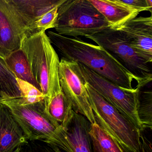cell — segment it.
Instances as JSON below:
<instances>
[{
	"label": "cell",
	"instance_id": "14",
	"mask_svg": "<svg viewBox=\"0 0 152 152\" xmlns=\"http://www.w3.org/2000/svg\"><path fill=\"white\" fill-rule=\"evenodd\" d=\"M44 111L58 125L64 127L72 115L73 109L62 89L44 100Z\"/></svg>",
	"mask_w": 152,
	"mask_h": 152
},
{
	"label": "cell",
	"instance_id": "23",
	"mask_svg": "<svg viewBox=\"0 0 152 152\" xmlns=\"http://www.w3.org/2000/svg\"><path fill=\"white\" fill-rule=\"evenodd\" d=\"M124 3L138 11H148L152 14V1L151 0H122Z\"/></svg>",
	"mask_w": 152,
	"mask_h": 152
},
{
	"label": "cell",
	"instance_id": "7",
	"mask_svg": "<svg viewBox=\"0 0 152 152\" xmlns=\"http://www.w3.org/2000/svg\"><path fill=\"white\" fill-rule=\"evenodd\" d=\"M78 64L86 82L142 132L144 129L138 115L140 91L141 88L136 87L129 90L121 88L84 65Z\"/></svg>",
	"mask_w": 152,
	"mask_h": 152
},
{
	"label": "cell",
	"instance_id": "5",
	"mask_svg": "<svg viewBox=\"0 0 152 152\" xmlns=\"http://www.w3.org/2000/svg\"><path fill=\"white\" fill-rule=\"evenodd\" d=\"M56 33L71 38L85 37L110 28L88 0H65L58 9Z\"/></svg>",
	"mask_w": 152,
	"mask_h": 152
},
{
	"label": "cell",
	"instance_id": "24",
	"mask_svg": "<svg viewBox=\"0 0 152 152\" xmlns=\"http://www.w3.org/2000/svg\"><path fill=\"white\" fill-rule=\"evenodd\" d=\"M91 137V142H92V149L93 152H104L103 151V149L101 148L100 146L99 145L96 140L94 138Z\"/></svg>",
	"mask_w": 152,
	"mask_h": 152
},
{
	"label": "cell",
	"instance_id": "19",
	"mask_svg": "<svg viewBox=\"0 0 152 152\" xmlns=\"http://www.w3.org/2000/svg\"><path fill=\"white\" fill-rule=\"evenodd\" d=\"M142 89V88H141ZM138 115L143 129H152V92L151 90L142 91L139 95Z\"/></svg>",
	"mask_w": 152,
	"mask_h": 152
},
{
	"label": "cell",
	"instance_id": "1",
	"mask_svg": "<svg viewBox=\"0 0 152 152\" xmlns=\"http://www.w3.org/2000/svg\"><path fill=\"white\" fill-rule=\"evenodd\" d=\"M51 44L58 50L63 58L84 65L97 74L127 89H133L135 77L104 48L86 42L80 38L59 35L49 31Z\"/></svg>",
	"mask_w": 152,
	"mask_h": 152
},
{
	"label": "cell",
	"instance_id": "15",
	"mask_svg": "<svg viewBox=\"0 0 152 152\" xmlns=\"http://www.w3.org/2000/svg\"><path fill=\"white\" fill-rule=\"evenodd\" d=\"M65 0H13L31 26L49 10L60 6Z\"/></svg>",
	"mask_w": 152,
	"mask_h": 152
},
{
	"label": "cell",
	"instance_id": "10",
	"mask_svg": "<svg viewBox=\"0 0 152 152\" xmlns=\"http://www.w3.org/2000/svg\"><path fill=\"white\" fill-rule=\"evenodd\" d=\"M128 44L148 63L152 62V17H138L115 28Z\"/></svg>",
	"mask_w": 152,
	"mask_h": 152
},
{
	"label": "cell",
	"instance_id": "28",
	"mask_svg": "<svg viewBox=\"0 0 152 152\" xmlns=\"http://www.w3.org/2000/svg\"><path fill=\"white\" fill-rule=\"evenodd\" d=\"M0 99H1V97H0Z\"/></svg>",
	"mask_w": 152,
	"mask_h": 152
},
{
	"label": "cell",
	"instance_id": "16",
	"mask_svg": "<svg viewBox=\"0 0 152 152\" xmlns=\"http://www.w3.org/2000/svg\"><path fill=\"white\" fill-rule=\"evenodd\" d=\"M6 58L16 78L33 84L40 90L39 87L32 75L27 59L21 49L10 53Z\"/></svg>",
	"mask_w": 152,
	"mask_h": 152
},
{
	"label": "cell",
	"instance_id": "12",
	"mask_svg": "<svg viewBox=\"0 0 152 152\" xmlns=\"http://www.w3.org/2000/svg\"><path fill=\"white\" fill-rule=\"evenodd\" d=\"M27 141L9 109L0 104V152H13Z\"/></svg>",
	"mask_w": 152,
	"mask_h": 152
},
{
	"label": "cell",
	"instance_id": "26",
	"mask_svg": "<svg viewBox=\"0 0 152 152\" xmlns=\"http://www.w3.org/2000/svg\"><path fill=\"white\" fill-rule=\"evenodd\" d=\"M20 147H19L17 149H16L15 151H13V152H20Z\"/></svg>",
	"mask_w": 152,
	"mask_h": 152
},
{
	"label": "cell",
	"instance_id": "4",
	"mask_svg": "<svg viewBox=\"0 0 152 152\" xmlns=\"http://www.w3.org/2000/svg\"><path fill=\"white\" fill-rule=\"evenodd\" d=\"M96 123L124 152H141V132L86 82Z\"/></svg>",
	"mask_w": 152,
	"mask_h": 152
},
{
	"label": "cell",
	"instance_id": "17",
	"mask_svg": "<svg viewBox=\"0 0 152 152\" xmlns=\"http://www.w3.org/2000/svg\"><path fill=\"white\" fill-rule=\"evenodd\" d=\"M16 78L6 61V56L0 51V97H20Z\"/></svg>",
	"mask_w": 152,
	"mask_h": 152
},
{
	"label": "cell",
	"instance_id": "11",
	"mask_svg": "<svg viewBox=\"0 0 152 152\" xmlns=\"http://www.w3.org/2000/svg\"><path fill=\"white\" fill-rule=\"evenodd\" d=\"M91 125L86 117L73 110L71 117L64 127L71 152H93L90 134Z\"/></svg>",
	"mask_w": 152,
	"mask_h": 152
},
{
	"label": "cell",
	"instance_id": "27",
	"mask_svg": "<svg viewBox=\"0 0 152 152\" xmlns=\"http://www.w3.org/2000/svg\"><path fill=\"white\" fill-rule=\"evenodd\" d=\"M141 152H145L144 151H143V150H142V151H141Z\"/></svg>",
	"mask_w": 152,
	"mask_h": 152
},
{
	"label": "cell",
	"instance_id": "21",
	"mask_svg": "<svg viewBox=\"0 0 152 152\" xmlns=\"http://www.w3.org/2000/svg\"><path fill=\"white\" fill-rule=\"evenodd\" d=\"M56 6L45 13L37 21L34 22L30 28L29 34L46 32L48 29L56 28L58 16V7Z\"/></svg>",
	"mask_w": 152,
	"mask_h": 152
},
{
	"label": "cell",
	"instance_id": "22",
	"mask_svg": "<svg viewBox=\"0 0 152 152\" xmlns=\"http://www.w3.org/2000/svg\"><path fill=\"white\" fill-rule=\"evenodd\" d=\"M20 152H55L48 144L39 141H28L20 147Z\"/></svg>",
	"mask_w": 152,
	"mask_h": 152
},
{
	"label": "cell",
	"instance_id": "6",
	"mask_svg": "<svg viewBox=\"0 0 152 152\" xmlns=\"http://www.w3.org/2000/svg\"><path fill=\"white\" fill-rule=\"evenodd\" d=\"M104 48L136 79L142 88L152 80L151 64L139 56L119 31L108 28L86 37Z\"/></svg>",
	"mask_w": 152,
	"mask_h": 152
},
{
	"label": "cell",
	"instance_id": "3",
	"mask_svg": "<svg viewBox=\"0 0 152 152\" xmlns=\"http://www.w3.org/2000/svg\"><path fill=\"white\" fill-rule=\"evenodd\" d=\"M20 49L45 98H48L53 93L60 90V60L46 32L26 35L21 42Z\"/></svg>",
	"mask_w": 152,
	"mask_h": 152
},
{
	"label": "cell",
	"instance_id": "20",
	"mask_svg": "<svg viewBox=\"0 0 152 152\" xmlns=\"http://www.w3.org/2000/svg\"><path fill=\"white\" fill-rule=\"evenodd\" d=\"M18 87L20 92V99L25 104H34L43 101L45 96L33 84L16 78Z\"/></svg>",
	"mask_w": 152,
	"mask_h": 152
},
{
	"label": "cell",
	"instance_id": "9",
	"mask_svg": "<svg viewBox=\"0 0 152 152\" xmlns=\"http://www.w3.org/2000/svg\"><path fill=\"white\" fill-rule=\"evenodd\" d=\"M30 32V23L13 0H0V51L6 56L19 49Z\"/></svg>",
	"mask_w": 152,
	"mask_h": 152
},
{
	"label": "cell",
	"instance_id": "8",
	"mask_svg": "<svg viewBox=\"0 0 152 152\" xmlns=\"http://www.w3.org/2000/svg\"><path fill=\"white\" fill-rule=\"evenodd\" d=\"M59 78L61 89L73 110L86 117L91 124L96 123L89 100L86 81L78 63L62 58L59 66Z\"/></svg>",
	"mask_w": 152,
	"mask_h": 152
},
{
	"label": "cell",
	"instance_id": "13",
	"mask_svg": "<svg viewBox=\"0 0 152 152\" xmlns=\"http://www.w3.org/2000/svg\"><path fill=\"white\" fill-rule=\"evenodd\" d=\"M115 29L127 21L137 17L139 12L125 4L122 0H88Z\"/></svg>",
	"mask_w": 152,
	"mask_h": 152
},
{
	"label": "cell",
	"instance_id": "25",
	"mask_svg": "<svg viewBox=\"0 0 152 152\" xmlns=\"http://www.w3.org/2000/svg\"><path fill=\"white\" fill-rule=\"evenodd\" d=\"M50 146L52 148V149L54 150L55 152H63V151H61L60 149H59L58 148L56 147L51 146Z\"/></svg>",
	"mask_w": 152,
	"mask_h": 152
},
{
	"label": "cell",
	"instance_id": "18",
	"mask_svg": "<svg viewBox=\"0 0 152 152\" xmlns=\"http://www.w3.org/2000/svg\"><path fill=\"white\" fill-rule=\"evenodd\" d=\"M90 134L104 152H124L116 141L97 123L91 124Z\"/></svg>",
	"mask_w": 152,
	"mask_h": 152
},
{
	"label": "cell",
	"instance_id": "2",
	"mask_svg": "<svg viewBox=\"0 0 152 152\" xmlns=\"http://www.w3.org/2000/svg\"><path fill=\"white\" fill-rule=\"evenodd\" d=\"M1 104L9 109L28 141H41L63 152H71L65 129L45 113L44 100L25 104L20 97L3 96Z\"/></svg>",
	"mask_w": 152,
	"mask_h": 152
}]
</instances>
